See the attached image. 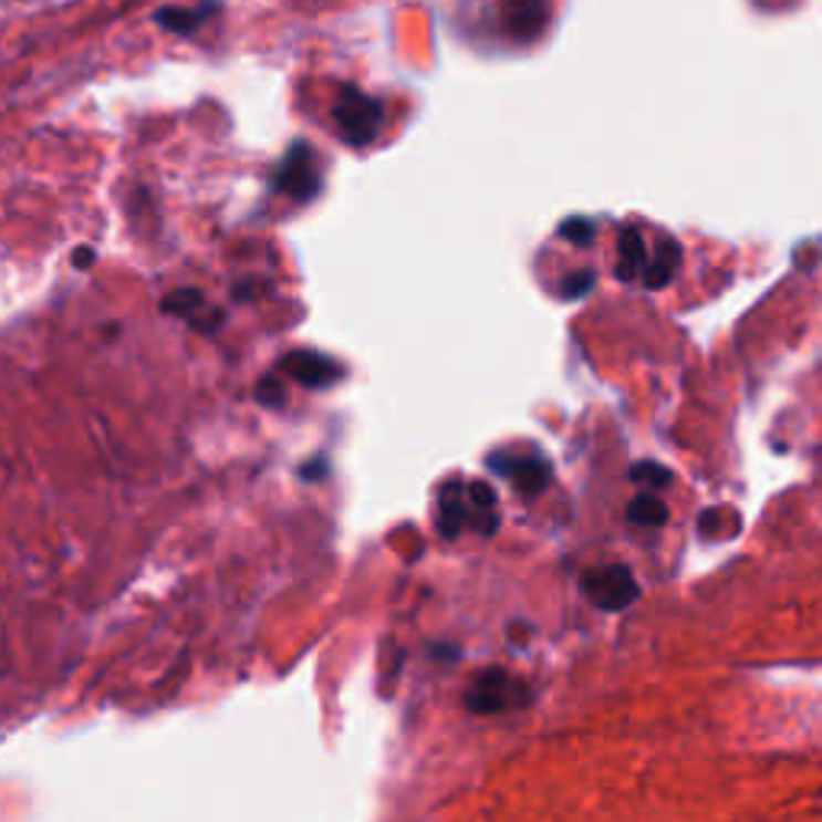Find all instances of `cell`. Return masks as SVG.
I'll return each mask as SVG.
<instances>
[{
    "label": "cell",
    "instance_id": "6da1fadb",
    "mask_svg": "<svg viewBox=\"0 0 822 822\" xmlns=\"http://www.w3.org/2000/svg\"><path fill=\"white\" fill-rule=\"evenodd\" d=\"M331 113H334L337 135L351 148L370 145L379 135V126H383V106H379V100H373L370 94L351 87V84H344L337 91V100H334V110Z\"/></svg>",
    "mask_w": 822,
    "mask_h": 822
},
{
    "label": "cell",
    "instance_id": "7a4b0ae2",
    "mask_svg": "<svg viewBox=\"0 0 822 822\" xmlns=\"http://www.w3.org/2000/svg\"><path fill=\"white\" fill-rule=\"evenodd\" d=\"M273 190L283 197L309 202L322 190V174H319V155L309 142H293L283 162L273 170Z\"/></svg>",
    "mask_w": 822,
    "mask_h": 822
},
{
    "label": "cell",
    "instance_id": "3957f363",
    "mask_svg": "<svg viewBox=\"0 0 822 822\" xmlns=\"http://www.w3.org/2000/svg\"><path fill=\"white\" fill-rule=\"evenodd\" d=\"M579 589L582 594L592 601L594 607L601 611H626L629 604H636L639 597V585L633 579V572L626 565H601V569H592L579 579Z\"/></svg>",
    "mask_w": 822,
    "mask_h": 822
},
{
    "label": "cell",
    "instance_id": "277c9868",
    "mask_svg": "<svg viewBox=\"0 0 822 822\" xmlns=\"http://www.w3.org/2000/svg\"><path fill=\"white\" fill-rule=\"evenodd\" d=\"M280 370L290 379H296L299 386H305V389H329L337 379H344V373H347L341 363L319 354V351H290L280 361Z\"/></svg>",
    "mask_w": 822,
    "mask_h": 822
},
{
    "label": "cell",
    "instance_id": "5b68a950",
    "mask_svg": "<svg viewBox=\"0 0 822 822\" xmlns=\"http://www.w3.org/2000/svg\"><path fill=\"white\" fill-rule=\"evenodd\" d=\"M489 466H492L498 476H508L514 482V489L527 495V498L543 492L550 486V479H553V469H550V462L543 460V457H518V454L498 450V454L489 457Z\"/></svg>",
    "mask_w": 822,
    "mask_h": 822
},
{
    "label": "cell",
    "instance_id": "8992f818",
    "mask_svg": "<svg viewBox=\"0 0 822 822\" xmlns=\"http://www.w3.org/2000/svg\"><path fill=\"white\" fill-rule=\"evenodd\" d=\"M511 694H514V681L501 668H486L476 675V681L466 691V710L479 717H492L511 704Z\"/></svg>",
    "mask_w": 822,
    "mask_h": 822
},
{
    "label": "cell",
    "instance_id": "52a82bcc",
    "mask_svg": "<svg viewBox=\"0 0 822 822\" xmlns=\"http://www.w3.org/2000/svg\"><path fill=\"white\" fill-rule=\"evenodd\" d=\"M547 0H501V17H504V27L514 39H533L540 35V30L547 27Z\"/></svg>",
    "mask_w": 822,
    "mask_h": 822
},
{
    "label": "cell",
    "instance_id": "ba28073f",
    "mask_svg": "<svg viewBox=\"0 0 822 822\" xmlns=\"http://www.w3.org/2000/svg\"><path fill=\"white\" fill-rule=\"evenodd\" d=\"M212 10H219V0H199L197 7H165L158 13V23L167 33L194 35L212 17Z\"/></svg>",
    "mask_w": 822,
    "mask_h": 822
},
{
    "label": "cell",
    "instance_id": "9c48e42d",
    "mask_svg": "<svg viewBox=\"0 0 822 822\" xmlns=\"http://www.w3.org/2000/svg\"><path fill=\"white\" fill-rule=\"evenodd\" d=\"M678 267H681V244L675 238H658L656 261L643 270V283L649 290H662V287L672 283V277L678 273Z\"/></svg>",
    "mask_w": 822,
    "mask_h": 822
},
{
    "label": "cell",
    "instance_id": "30bf717a",
    "mask_svg": "<svg viewBox=\"0 0 822 822\" xmlns=\"http://www.w3.org/2000/svg\"><path fill=\"white\" fill-rule=\"evenodd\" d=\"M462 524H469V511L462 504V489L457 482L444 486L440 489V514H437V530L444 540H454L462 530Z\"/></svg>",
    "mask_w": 822,
    "mask_h": 822
},
{
    "label": "cell",
    "instance_id": "8fae6325",
    "mask_svg": "<svg viewBox=\"0 0 822 822\" xmlns=\"http://www.w3.org/2000/svg\"><path fill=\"white\" fill-rule=\"evenodd\" d=\"M649 267L646 261V241H643V231L639 229H626L621 235V263H617V280L621 283H629V280H636L643 270Z\"/></svg>",
    "mask_w": 822,
    "mask_h": 822
},
{
    "label": "cell",
    "instance_id": "7c38bea8",
    "mask_svg": "<svg viewBox=\"0 0 822 822\" xmlns=\"http://www.w3.org/2000/svg\"><path fill=\"white\" fill-rule=\"evenodd\" d=\"M626 518L629 524L639 527H662L668 521V504L653 492H639L629 504H626Z\"/></svg>",
    "mask_w": 822,
    "mask_h": 822
},
{
    "label": "cell",
    "instance_id": "4fadbf2b",
    "mask_svg": "<svg viewBox=\"0 0 822 822\" xmlns=\"http://www.w3.org/2000/svg\"><path fill=\"white\" fill-rule=\"evenodd\" d=\"M629 479H633L636 486H643V489H665V486L672 482V472H668L665 466H658V462L643 460L629 466Z\"/></svg>",
    "mask_w": 822,
    "mask_h": 822
},
{
    "label": "cell",
    "instance_id": "5bb4252c",
    "mask_svg": "<svg viewBox=\"0 0 822 822\" xmlns=\"http://www.w3.org/2000/svg\"><path fill=\"white\" fill-rule=\"evenodd\" d=\"M202 309V293L199 290H174L162 299L165 315H194Z\"/></svg>",
    "mask_w": 822,
    "mask_h": 822
},
{
    "label": "cell",
    "instance_id": "9a60e30c",
    "mask_svg": "<svg viewBox=\"0 0 822 822\" xmlns=\"http://www.w3.org/2000/svg\"><path fill=\"white\" fill-rule=\"evenodd\" d=\"M560 235L565 241L579 244V248H589L594 241V222L592 219H585V216H569L560 226Z\"/></svg>",
    "mask_w": 822,
    "mask_h": 822
},
{
    "label": "cell",
    "instance_id": "2e32d148",
    "mask_svg": "<svg viewBox=\"0 0 822 822\" xmlns=\"http://www.w3.org/2000/svg\"><path fill=\"white\" fill-rule=\"evenodd\" d=\"M594 280H597V273H594L592 267H582V270L569 273V277L562 280V299L589 296L594 290Z\"/></svg>",
    "mask_w": 822,
    "mask_h": 822
},
{
    "label": "cell",
    "instance_id": "e0dca14e",
    "mask_svg": "<svg viewBox=\"0 0 822 822\" xmlns=\"http://www.w3.org/2000/svg\"><path fill=\"white\" fill-rule=\"evenodd\" d=\"M258 402H261L263 408H283L287 405V389H283V383L273 373H267L261 383H258Z\"/></svg>",
    "mask_w": 822,
    "mask_h": 822
},
{
    "label": "cell",
    "instance_id": "ac0fdd59",
    "mask_svg": "<svg viewBox=\"0 0 822 822\" xmlns=\"http://www.w3.org/2000/svg\"><path fill=\"white\" fill-rule=\"evenodd\" d=\"M479 514H469V527L479 533V537H492L495 530H498V514H495V508H476Z\"/></svg>",
    "mask_w": 822,
    "mask_h": 822
},
{
    "label": "cell",
    "instance_id": "d6986e66",
    "mask_svg": "<svg viewBox=\"0 0 822 822\" xmlns=\"http://www.w3.org/2000/svg\"><path fill=\"white\" fill-rule=\"evenodd\" d=\"M469 501H472L476 508H495L498 495H495L492 486H486V482H472V486H469Z\"/></svg>",
    "mask_w": 822,
    "mask_h": 822
},
{
    "label": "cell",
    "instance_id": "ffe728a7",
    "mask_svg": "<svg viewBox=\"0 0 822 822\" xmlns=\"http://www.w3.org/2000/svg\"><path fill=\"white\" fill-rule=\"evenodd\" d=\"M261 280H254V277H248V280H241V283H235V290H231V299L235 302H251V299L261 296V287H258Z\"/></svg>",
    "mask_w": 822,
    "mask_h": 822
},
{
    "label": "cell",
    "instance_id": "44dd1931",
    "mask_svg": "<svg viewBox=\"0 0 822 822\" xmlns=\"http://www.w3.org/2000/svg\"><path fill=\"white\" fill-rule=\"evenodd\" d=\"M720 521H724V511H720V508H707V511L700 514V521H697V530H700L704 537H714V533L720 530Z\"/></svg>",
    "mask_w": 822,
    "mask_h": 822
},
{
    "label": "cell",
    "instance_id": "7402d4cb",
    "mask_svg": "<svg viewBox=\"0 0 822 822\" xmlns=\"http://www.w3.org/2000/svg\"><path fill=\"white\" fill-rule=\"evenodd\" d=\"M299 476H302V479H309V482H319V479H325V476H329V462L319 457V460H312L309 466H302V472H299Z\"/></svg>",
    "mask_w": 822,
    "mask_h": 822
},
{
    "label": "cell",
    "instance_id": "603a6c76",
    "mask_svg": "<svg viewBox=\"0 0 822 822\" xmlns=\"http://www.w3.org/2000/svg\"><path fill=\"white\" fill-rule=\"evenodd\" d=\"M71 263L81 267V270H87V267L94 263V248H77V251L71 254Z\"/></svg>",
    "mask_w": 822,
    "mask_h": 822
}]
</instances>
